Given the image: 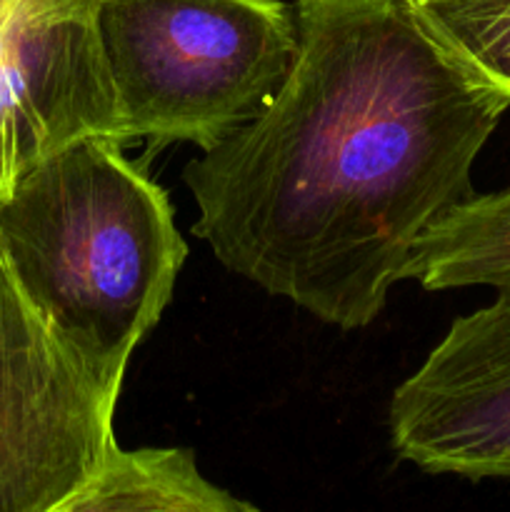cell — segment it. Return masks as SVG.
I'll return each instance as SVG.
<instances>
[{"instance_id":"1","label":"cell","mask_w":510,"mask_h":512,"mask_svg":"<svg viewBox=\"0 0 510 512\" xmlns=\"http://www.w3.org/2000/svg\"><path fill=\"white\" fill-rule=\"evenodd\" d=\"M273 103L185 165L193 233L240 278L340 330L365 328L415 248L473 198L510 95L405 0H298Z\"/></svg>"},{"instance_id":"2","label":"cell","mask_w":510,"mask_h":512,"mask_svg":"<svg viewBox=\"0 0 510 512\" xmlns=\"http://www.w3.org/2000/svg\"><path fill=\"white\" fill-rule=\"evenodd\" d=\"M0 250L60 343L118 400L188 253L163 188L118 138H80L0 195Z\"/></svg>"},{"instance_id":"3","label":"cell","mask_w":510,"mask_h":512,"mask_svg":"<svg viewBox=\"0 0 510 512\" xmlns=\"http://www.w3.org/2000/svg\"><path fill=\"white\" fill-rule=\"evenodd\" d=\"M125 143L210 150L258 118L298 53L283 0H98Z\"/></svg>"},{"instance_id":"4","label":"cell","mask_w":510,"mask_h":512,"mask_svg":"<svg viewBox=\"0 0 510 512\" xmlns=\"http://www.w3.org/2000/svg\"><path fill=\"white\" fill-rule=\"evenodd\" d=\"M115 405L0 250V512H63L118 445Z\"/></svg>"},{"instance_id":"5","label":"cell","mask_w":510,"mask_h":512,"mask_svg":"<svg viewBox=\"0 0 510 512\" xmlns=\"http://www.w3.org/2000/svg\"><path fill=\"white\" fill-rule=\"evenodd\" d=\"M88 135L125 145L98 0H0V195Z\"/></svg>"},{"instance_id":"6","label":"cell","mask_w":510,"mask_h":512,"mask_svg":"<svg viewBox=\"0 0 510 512\" xmlns=\"http://www.w3.org/2000/svg\"><path fill=\"white\" fill-rule=\"evenodd\" d=\"M390 433L400 458L428 473L510 480V288L455 318L400 383Z\"/></svg>"},{"instance_id":"7","label":"cell","mask_w":510,"mask_h":512,"mask_svg":"<svg viewBox=\"0 0 510 512\" xmlns=\"http://www.w3.org/2000/svg\"><path fill=\"white\" fill-rule=\"evenodd\" d=\"M200 475L190 450L115 445L63 512H255Z\"/></svg>"},{"instance_id":"8","label":"cell","mask_w":510,"mask_h":512,"mask_svg":"<svg viewBox=\"0 0 510 512\" xmlns=\"http://www.w3.org/2000/svg\"><path fill=\"white\" fill-rule=\"evenodd\" d=\"M410 278L425 290L510 288V185L443 215L415 248Z\"/></svg>"},{"instance_id":"9","label":"cell","mask_w":510,"mask_h":512,"mask_svg":"<svg viewBox=\"0 0 510 512\" xmlns=\"http://www.w3.org/2000/svg\"><path fill=\"white\" fill-rule=\"evenodd\" d=\"M465 65L510 95V0H405Z\"/></svg>"}]
</instances>
